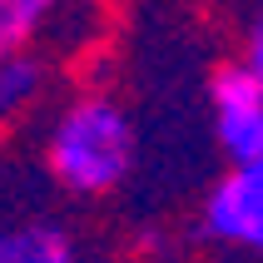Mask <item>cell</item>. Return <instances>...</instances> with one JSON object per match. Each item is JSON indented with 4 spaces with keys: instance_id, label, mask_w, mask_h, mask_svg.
<instances>
[{
    "instance_id": "52a82bcc",
    "label": "cell",
    "mask_w": 263,
    "mask_h": 263,
    "mask_svg": "<svg viewBox=\"0 0 263 263\" xmlns=\"http://www.w3.org/2000/svg\"><path fill=\"white\" fill-rule=\"evenodd\" d=\"M238 60H243V70H249L253 80L263 85V10L249 20V35H243V55H238Z\"/></svg>"
},
{
    "instance_id": "8992f818",
    "label": "cell",
    "mask_w": 263,
    "mask_h": 263,
    "mask_svg": "<svg viewBox=\"0 0 263 263\" xmlns=\"http://www.w3.org/2000/svg\"><path fill=\"white\" fill-rule=\"evenodd\" d=\"M60 0H0V60L25 55L30 40L45 30V20L55 15Z\"/></svg>"
},
{
    "instance_id": "5b68a950",
    "label": "cell",
    "mask_w": 263,
    "mask_h": 263,
    "mask_svg": "<svg viewBox=\"0 0 263 263\" xmlns=\"http://www.w3.org/2000/svg\"><path fill=\"white\" fill-rule=\"evenodd\" d=\"M40 89H45V65L30 55V50L0 60V119L25 115L30 104L40 100Z\"/></svg>"
},
{
    "instance_id": "277c9868",
    "label": "cell",
    "mask_w": 263,
    "mask_h": 263,
    "mask_svg": "<svg viewBox=\"0 0 263 263\" xmlns=\"http://www.w3.org/2000/svg\"><path fill=\"white\" fill-rule=\"evenodd\" d=\"M0 263H74L65 229L50 219L0 223Z\"/></svg>"
},
{
    "instance_id": "3957f363",
    "label": "cell",
    "mask_w": 263,
    "mask_h": 263,
    "mask_svg": "<svg viewBox=\"0 0 263 263\" xmlns=\"http://www.w3.org/2000/svg\"><path fill=\"white\" fill-rule=\"evenodd\" d=\"M204 234L223 249L263 258V159L223 169L204 194Z\"/></svg>"
},
{
    "instance_id": "7a4b0ae2",
    "label": "cell",
    "mask_w": 263,
    "mask_h": 263,
    "mask_svg": "<svg viewBox=\"0 0 263 263\" xmlns=\"http://www.w3.org/2000/svg\"><path fill=\"white\" fill-rule=\"evenodd\" d=\"M209 115L229 169L263 159V85L243 70V60H229L209 80Z\"/></svg>"
},
{
    "instance_id": "6da1fadb",
    "label": "cell",
    "mask_w": 263,
    "mask_h": 263,
    "mask_svg": "<svg viewBox=\"0 0 263 263\" xmlns=\"http://www.w3.org/2000/svg\"><path fill=\"white\" fill-rule=\"evenodd\" d=\"M139 139H134V119L124 104L109 95H80L55 115L50 139H45V164L50 174L80 199H104L115 194L134 169Z\"/></svg>"
}]
</instances>
